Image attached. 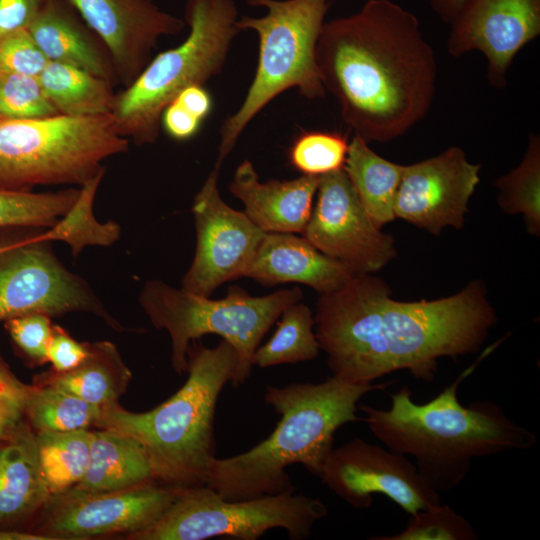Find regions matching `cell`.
Segmentation results:
<instances>
[{"instance_id": "603a6c76", "label": "cell", "mask_w": 540, "mask_h": 540, "mask_svg": "<svg viewBox=\"0 0 540 540\" xmlns=\"http://www.w3.org/2000/svg\"><path fill=\"white\" fill-rule=\"evenodd\" d=\"M155 483L144 448L135 439L106 429L92 431L91 454L82 480L69 490L101 493Z\"/></svg>"}, {"instance_id": "8992f818", "label": "cell", "mask_w": 540, "mask_h": 540, "mask_svg": "<svg viewBox=\"0 0 540 540\" xmlns=\"http://www.w3.org/2000/svg\"><path fill=\"white\" fill-rule=\"evenodd\" d=\"M185 20L190 27L186 39L150 60L115 96L116 127L137 145L157 140L163 110L184 88L204 85L221 73L240 32L233 0H187Z\"/></svg>"}, {"instance_id": "e0dca14e", "label": "cell", "mask_w": 540, "mask_h": 540, "mask_svg": "<svg viewBox=\"0 0 540 540\" xmlns=\"http://www.w3.org/2000/svg\"><path fill=\"white\" fill-rule=\"evenodd\" d=\"M450 24L449 54L482 52L489 83L503 88L516 54L540 34V0H466Z\"/></svg>"}, {"instance_id": "ba28073f", "label": "cell", "mask_w": 540, "mask_h": 540, "mask_svg": "<svg viewBox=\"0 0 540 540\" xmlns=\"http://www.w3.org/2000/svg\"><path fill=\"white\" fill-rule=\"evenodd\" d=\"M264 6L261 18L243 16L236 21L241 30L252 29L259 38L258 64L253 81L238 110L220 128V169L249 122L275 97L297 88L308 99L323 98L325 89L316 62L317 41L330 6L328 0H247Z\"/></svg>"}, {"instance_id": "1f68e13d", "label": "cell", "mask_w": 540, "mask_h": 540, "mask_svg": "<svg viewBox=\"0 0 540 540\" xmlns=\"http://www.w3.org/2000/svg\"><path fill=\"white\" fill-rule=\"evenodd\" d=\"M79 189L56 192L0 190V228L47 229L73 206Z\"/></svg>"}, {"instance_id": "30bf717a", "label": "cell", "mask_w": 540, "mask_h": 540, "mask_svg": "<svg viewBox=\"0 0 540 540\" xmlns=\"http://www.w3.org/2000/svg\"><path fill=\"white\" fill-rule=\"evenodd\" d=\"M327 514L321 499L304 494L292 492L227 500L204 485L181 489L157 521L125 538L205 540L222 536L257 540L267 531L281 528L291 540H304Z\"/></svg>"}, {"instance_id": "e575fe53", "label": "cell", "mask_w": 540, "mask_h": 540, "mask_svg": "<svg viewBox=\"0 0 540 540\" xmlns=\"http://www.w3.org/2000/svg\"><path fill=\"white\" fill-rule=\"evenodd\" d=\"M57 115L38 77L0 73V122Z\"/></svg>"}, {"instance_id": "277c9868", "label": "cell", "mask_w": 540, "mask_h": 540, "mask_svg": "<svg viewBox=\"0 0 540 540\" xmlns=\"http://www.w3.org/2000/svg\"><path fill=\"white\" fill-rule=\"evenodd\" d=\"M393 383L355 384L332 375L319 383L267 385L264 401L280 415L275 429L244 453L215 457L205 485L227 500L295 492L286 468L300 464L318 477L336 431L359 420V400Z\"/></svg>"}, {"instance_id": "4fadbf2b", "label": "cell", "mask_w": 540, "mask_h": 540, "mask_svg": "<svg viewBox=\"0 0 540 540\" xmlns=\"http://www.w3.org/2000/svg\"><path fill=\"white\" fill-rule=\"evenodd\" d=\"M317 201L302 232L354 274H373L397 256L395 240L371 220L344 170L319 178Z\"/></svg>"}, {"instance_id": "7402d4cb", "label": "cell", "mask_w": 540, "mask_h": 540, "mask_svg": "<svg viewBox=\"0 0 540 540\" xmlns=\"http://www.w3.org/2000/svg\"><path fill=\"white\" fill-rule=\"evenodd\" d=\"M50 497L39 465L36 433L25 423L0 446V522L35 512Z\"/></svg>"}, {"instance_id": "4316f807", "label": "cell", "mask_w": 540, "mask_h": 540, "mask_svg": "<svg viewBox=\"0 0 540 540\" xmlns=\"http://www.w3.org/2000/svg\"><path fill=\"white\" fill-rule=\"evenodd\" d=\"M89 429L36 433L39 465L51 496L66 492L84 477L91 454Z\"/></svg>"}, {"instance_id": "cb8c5ba5", "label": "cell", "mask_w": 540, "mask_h": 540, "mask_svg": "<svg viewBox=\"0 0 540 540\" xmlns=\"http://www.w3.org/2000/svg\"><path fill=\"white\" fill-rule=\"evenodd\" d=\"M132 372L110 341L88 342L86 358L66 372L49 369L34 377V384L51 385L71 392L99 407L118 402L126 392Z\"/></svg>"}, {"instance_id": "7bdbcfd3", "label": "cell", "mask_w": 540, "mask_h": 540, "mask_svg": "<svg viewBox=\"0 0 540 540\" xmlns=\"http://www.w3.org/2000/svg\"><path fill=\"white\" fill-rule=\"evenodd\" d=\"M466 0H430L433 10L445 22L451 23Z\"/></svg>"}, {"instance_id": "ac0fdd59", "label": "cell", "mask_w": 540, "mask_h": 540, "mask_svg": "<svg viewBox=\"0 0 540 540\" xmlns=\"http://www.w3.org/2000/svg\"><path fill=\"white\" fill-rule=\"evenodd\" d=\"M104 43L115 73L128 86L148 64L162 36L176 35L185 23L152 0H67Z\"/></svg>"}, {"instance_id": "9c48e42d", "label": "cell", "mask_w": 540, "mask_h": 540, "mask_svg": "<svg viewBox=\"0 0 540 540\" xmlns=\"http://www.w3.org/2000/svg\"><path fill=\"white\" fill-rule=\"evenodd\" d=\"M111 114L0 122V190L82 186L128 150Z\"/></svg>"}, {"instance_id": "5b68a950", "label": "cell", "mask_w": 540, "mask_h": 540, "mask_svg": "<svg viewBox=\"0 0 540 540\" xmlns=\"http://www.w3.org/2000/svg\"><path fill=\"white\" fill-rule=\"evenodd\" d=\"M237 361L234 347L226 340L213 348L193 342L187 350L188 377L173 396L141 413L118 402L101 407L95 426L139 442L155 483L179 489L204 486L215 458L216 404L234 376Z\"/></svg>"}, {"instance_id": "4dcf8cb0", "label": "cell", "mask_w": 540, "mask_h": 540, "mask_svg": "<svg viewBox=\"0 0 540 540\" xmlns=\"http://www.w3.org/2000/svg\"><path fill=\"white\" fill-rule=\"evenodd\" d=\"M498 204L507 214H522L528 233L540 235V139L530 135L521 163L498 178Z\"/></svg>"}, {"instance_id": "5bb4252c", "label": "cell", "mask_w": 540, "mask_h": 540, "mask_svg": "<svg viewBox=\"0 0 540 540\" xmlns=\"http://www.w3.org/2000/svg\"><path fill=\"white\" fill-rule=\"evenodd\" d=\"M318 477L357 509L369 508L374 494L388 497L409 515L441 502L406 456L358 437L333 448Z\"/></svg>"}, {"instance_id": "d6a6232c", "label": "cell", "mask_w": 540, "mask_h": 540, "mask_svg": "<svg viewBox=\"0 0 540 540\" xmlns=\"http://www.w3.org/2000/svg\"><path fill=\"white\" fill-rule=\"evenodd\" d=\"M348 147L340 132L301 131L288 149V161L302 175L320 177L344 168Z\"/></svg>"}, {"instance_id": "d4e9b609", "label": "cell", "mask_w": 540, "mask_h": 540, "mask_svg": "<svg viewBox=\"0 0 540 540\" xmlns=\"http://www.w3.org/2000/svg\"><path fill=\"white\" fill-rule=\"evenodd\" d=\"M403 166L377 153L354 135L349 143L344 170L363 208L382 227L395 219L393 206Z\"/></svg>"}, {"instance_id": "83f0119b", "label": "cell", "mask_w": 540, "mask_h": 540, "mask_svg": "<svg viewBox=\"0 0 540 540\" xmlns=\"http://www.w3.org/2000/svg\"><path fill=\"white\" fill-rule=\"evenodd\" d=\"M26 418L35 433H59L95 426L101 407L51 385H31Z\"/></svg>"}, {"instance_id": "74e56055", "label": "cell", "mask_w": 540, "mask_h": 540, "mask_svg": "<svg viewBox=\"0 0 540 540\" xmlns=\"http://www.w3.org/2000/svg\"><path fill=\"white\" fill-rule=\"evenodd\" d=\"M31 385L21 382L0 358V442L12 437L24 424Z\"/></svg>"}, {"instance_id": "9a60e30c", "label": "cell", "mask_w": 540, "mask_h": 540, "mask_svg": "<svg viewBox=\"0 0 540 540\" xmlns=\"http://www.w3.org/2000/svg\"><path fill=\"white\" fill-rule=\"evenodd\" d=\"M180 490L154 482L101 493L67 490L50 497L37 532L54 540L127 536L157 521Z\"/></svg>"}, {"instance_id": "d590c367", "label": "cell", "mask_w": 540, "mask_h": 540, "mask_svg": "<svg viewBox=\"0 0 540 540\" xmlns=\"http://www.w3.org/2000/svg\"><path fill=\"white\" fill-rule=\"evenodd\" d=\"M13 343L31 365L48 362L47 345L52 325L51 317L44 313H29L4 322Z\"/></svg>"}, {"instance_id": "6da1fadb", "label": "cell", "mask_w": 540, "mask_h": 540, "mask_svg": "<svg viewBox=\"0 0 540 540\" xmlns=\"http://www.w3.org/2000/svg\"><path fill=\"white\" fill-rule=\"evenodd\" d=\"M315 335L332 375L370 384L405 370L432 382L441 358L476 353L497 323L484 282L434 300L398 301L373 274H354L335 291L320 294Z\"/></svg>"}, {"instance_id": "52a82bcc", "label": "cell", "mask_w": 540, "mask_h": 540, "mask_svg": "<svg viewBox=\"0 0 540 540\" xmlns=\"http://www.w3.org/2000/svg\"><path fill=\"white\" fill-rule=\"evenodd\" d=\"M299 287L251 296L243 288L228 287L223 299H211L161 280H148L139 303L156 329H164L171 340V364L181 375L187 371L190 342L215 334L230 343L238 357L231 380L233 387L245 383L253 367V355L270 327L290 305L301 301Z\"/></svg>"}, {"instance_id": "60d3db41", "label": "cell", "mask_w": 540, "mask_h": 540, "mask_svg": "<svg viewBox=\"0 0 540 540\" xmlns=\"http://www.w3.org/2000/svg\"><path fill=\"white\" fill-rule=\"evenodd\" d=\"M46 0H0V34L27 29Z\"/></svg>"}, {"instance_id": "ee69618b", "label": "cell", "mask_w": 540, "mask_h": 540, "mask_svg": "<svg viewBox=\"0 0 540 540\" xmlns=\"http://www.w3.org/2000/svg\"><path fill=\"white\" fill-rule=\"evenodd\" d=\"M0 540H54V538L38 532L31 533L0 529Z\"/></svg>"}, {"instance_id": "ab89813d", "label": "cell", "mask_w": 540, "mask_h": 540, "mask_svg": "<svg viewBox=\"0 0 540 540\" xmlns=\"http://www.w3.org/2000/svg\"><path fill=\"white\" fill-rule=\"evenodd\" d=\"M203 122L173 100L163 110L160 123L172 139L186 141L199 132Z\"/></svg>"}, {"instance_id": "ffe728a7", "label": "cell", "mask_w": 540, "mask_h": 540, "mask_svg": "<svg viewBox=\"0 0 540 540\" xmlns=\"http://www.w3.org/2000/svg\"><path fill=\"white\" fill-rule=\"evenodd\" d=\"M354 273L294 233H266L245 273L265 286L300 283L319 294L343 286Z\"/></svg>"}, {"instance_id": "d6986e66", "label": "cell", "mask_w": 540, "mask_h": 540, "mask_svg": "<svg viewBox=\"0 0 540 540\" xmlns=\"http://www.w3.org/2000/svg\"><path fill=\"white\" fill-rule=\"evenodd\" d=\"M319 178L301 175L292 180L260 182L253 164L245 159L236 168L229 191L263 231L302 234L313 209Z\"/></svg>"}, {"instance_id": "484cf974", "label": "cell", "mask_w": 540, "mask_h": 540, "mask_svg": "<svg viewBox=\"0 0 540 540\" xmlns=\"http://www.w3.org/2000/svg\"><path fill=\"white\" fill-rule=\"evenodd\" d=\"M38 79L60 115L111 114L115 94L109 80L67 64L48 61Z\"/></svg>"}, {"instance_id": "2e32d148", "label": "cell", "mask_w": 540, "mask_h": 540, "mask_svg": "<svg viewBox=\"0 0 540 540\" xmlns=\"http://www.w3.org/2000/svg\"><path fill=\"white\" fill-rule=\"evenodd\" d=\"M480 169L457 146L404 165L394 199L395 218L434 235L447 226L461 229L468 202L480 182Z\"/></svg>"}, {"instance_id": "f546056e", "label": "cell", "mask_w": 540, "mask_h": 540, "mask_svg": "<svg viewBox=\"0 0 540 540\" xmlns=\"http://www.w3.org/2000/svg\"><path fill=\"white\" fill-rule=\"evenodd\" d=\"M104 173L82 185L77 200L67 213L52 227L44 229L47 241L68 244L74 257L88 246H111L120 237L121 228L115 221L100 222L93 212L95 195Z\"/></svg>"}, {"instance_id": "f1b7e54d", "label": "cell", "mask_w": 540, "mask_h": 540, "mask_svg": "<svg viewBox=\"0 0 540 540\" xmlns=\"http://www.w3.org/2000/svg\"><path fill=\"white\" fill-rule=\"evenodd\" d=\"M278 319L272 337L256 349L253 366L268 368L315 359L320 347L312 310L299 301L288 306Z\"/></svg>"}, {"instance_id": "8d00e7d4", "label": "cell", "mask_w": 540, "mask_h": 540, "mask_svg": "<svg viewBox=\"0 0 540 540\" xmlns=\"http://www.w3.org/2000/svg\"><path fill=\"white\" fill-rule=\"evenodd\" d=\"M47 62L27 29L0 34V73L38 77Z\"/></svg>"}, {"instance_id": "b9f144b4", "label": "cell", "mask_w": 540, "mask_h": 540, "mask_svg": "<svg viewBox=\"0 0 540 540\" xmlns=\"http://www.w3.org/2000/svg\"><path fill=\"white\" fill-rule=\"evenodd\" d=\"M173 100L202 121L209 116L213 109L212 96L204 85H190L184 88Z\"/></svg>"}, {"instance_id": "7a4b0ae2", "label": "cell", "mask_w": 540, "mask_h": 540, "mask_svg": "<svg viewBox=\"0 0 540 540\" xmlns=\"http://www.w3.org/2000/svg\"><path fill=\"white\" fill-rule=\"evenodd\" d=\"M316 62L343 121L366 142L398 138L432 104L434 51L418 19L390 0H368L359 12L324 23Z\"/></svg>"}, {"instance_id": "8fae6325", "label": "cell", "mask_w": 540, "mask_h": 540, "mask_svg": "<svg viewBox=\"0 0 540 540\" xmlns=\"http://www.w3.org/2000/svg\"><path fill=\"white\" fill-rule=\"evenodd\" d=\"M49 243L40 229L7 241L0 252V322L36 312L50 317L86 312L114 330L125 331L89 284L56 257Z\"/></svg>"}, {"instance_id": "836d02e7", "label": "cell", "mask_w": 540, "mask_h": 540, "mask_svg": "<svg viewBox=\"0 0 540 540\" xmlns=\"http://www.w3.org/2000/svg\"><path fill=\"white\" fill-rule=\"evenodd\" d=\"M371 540H477L479 534L469 521L449 505L437 503L411 514L399 533L373 536Z\"/></svg>"}, {"instance_id": "44dd1931", "label": "cell", "mask_w": 540, "mask_h": 540, "mask_svg": "<svg viewBox=\"0 0 540 540\" xmlns=\"http://www.w3.org/2000/svg\"><path fill=\"white\" fill-rule=\"evenodd\" d=\"M67 0H46L27 27L48 61L67 64L111 81L112 62L68 8Z\"/></svg>"}, {"instance_id": "f35d334b", "label": "cell", "mask_w": 540, "mask_h": 540, "mask_svg": "<svg viewBox=\"0 0 540 540\" xmlns=\"http://www.w3.org/2000/svg\"><path fill=\"white\" fill-rule=\"evenodd\" d=\"M88 354V342H78L59 325H52L47 345V359L55 372H66L78 366Z\"/></svg>"}, {"instance_id": "7c38bea8", "label": "cell", "mask_w": 540, "mask_h": 540, "mask_svg": "<svg viewBox=\"0 0 540 540\" xmlns=\"http://www.w3.org/2000/svg\"><path fill=\"white\" fill-rule=\"evenodd\" d=\"M219 170L214 167L194 198L196 249L181 281L182 289L207 297L221 284L245 277L267 233L222 200Z\"/></svg>"}, {"instance_id": "3957f363", "label": "cell", "mask_w": 540, "mask_h": 540, "mask_svg": "<svg viewBox=\"0 0 540 540\" xmlns=\"http://www.w3.org/2000/svg\"><path fill=\"white\" fill-rule=\"evenodd\" d=\"M474 368L424 404L414 402L411 389L403 386L391 395L388 409L358 406L372 434L390 451L414 457L419 474L437 492L459 486L476 458L528 450L537 443L532 431L512 421L495 402L460 403L459 385Z\"/></svg>"}]
</instances>
